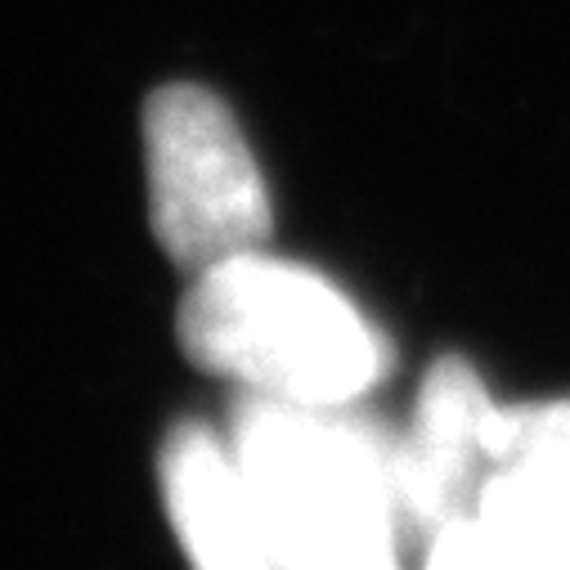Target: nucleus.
<instances>
[{
  "label": "nucleus",
  "mask_w": 570,
  "mask_h": 570,
  "mask_svg": "<svg viewBox=\"0 0 570 570\" xmlns=\"http://www.w3.org/2000/svg\"><path fill=\"white\" fill-rule=\"evenodd\" d=\"M229 450L283 570L400 561V432L346 409L247 395Z\"/></svg>",
  "instance_id": "obj_1"
},
{
  "label": "nucleus",
  "mask_w": 570,
  "mask_h": 570,
  "mask_svg": "<svg viewBox=\"0 0 570 570\" xmlns=\"http://www.w3.org/2000/svg\"><path fill=\"white\" fill-rule=\"evenodd\" d=\"M176 333L185 355L252 395L346 409L386 377V337L306 265L247 252L194 274Z\"/></svg>",
  "instance_id": "obj_2"
},
{
  "label": "nucleus",
  "mask_w": 570,
  "mask_h": 570,
  "mask_svg": "<svg viewBox=\"0 0 570 570\" xmlns=\"http://www.w3.org/2000/svg\"><path fill=\"white\" fill-rule=\"evenodd\" d=\"M149 220L171 261L212 269L265 252L269 189L234 112L207 86H163L145 104Z\"/></svg>",
  "instance_id": "obj_3"
},
{
  "label": "nucleus",
  "mask_w": 570,
  "mask_h": 570,
  "mask_svg": "<svg viewBox=\"0 0 570 570\" xmlns=\"http://www.w3.org/2000/svg\"><path fill=\"white\" fill-rule=\"evenodd\" d=\"M499 400L463 355H441L422 377L413 426L400 432V499L409 539H432L476 512L490 468Z\"/></svg>",
  "instance_id": "obj_4"
},
{
  "label": "nucleus",
  "mask_w": 570,
  "mask_h": 570,
  "mask_svg": "<svg viewBox=\"0 0 570 570\" xmlns=\"http://www.w3.org/2000/svg\"><path fill=\"white\" fill-rule=\"evenodd\" d=\"M163 499L194 570H283L234 450L203 422L163 445Z\"/></svg>",
  "instance_id": "obj_5"
},
{
  "label": "nucleus",
  "mask_w": 570,
  "mask_h": 570,
  "mask_svg": "<svg viewBox=\"0 0 570 570\" xmlns=\"http://www.w3.org/2000/svg\"><path fill=\"white\" fill-rule=\"evenodd\" d=\"M476 517L521 570H570V476L543 468H490L476 494Z\"/></svg>",
  "instance_id": "obj_6"
},
{
  "label": "nucleus",
  "mask_w": 570,
  "mask_h": 570,
  "mask_svg": "<svg viewBox=\"0 0 570 570\" xmlns=\"http://www.w3.org/2000/svg\"><path fill=\"white\" fill-rule=\"evenodd\" d=\"M490 468H543L570 476V400L499 404L490 417Z\"/></svg>",
  "instance_id": "obj_7"
},
{
  "label": "nucleus",
  "mask_w": 570,
  "mask_h": 570,
  "mask_svg": "<svg viewBox=\"0 0 570 570\" xmlns=\"http://www.w3.org/2000/svg\"><path fill=\"white\" fill-rule=\"evenodd\" d=\"M422 570H521V566L472 512V517H463V521H454L441 534L426 539Z\"/></svg>",
  "instance_id": "obj_8"
},
{
  "label": "nucleus",
  "mask_w": 570,
  "mask_h": 570,
  "mask_svg": "<svg viewBox=\"0 0 570 570\" xmlns=\"http://www.w3.org/2000/svg\"><path fill=\"white\" fill-rule=\"evenodd\" d=\"M351 570H400V561H373V566H351Z\"/></svg>",
  "instance_id": "obj_9"
}]
</instances>
